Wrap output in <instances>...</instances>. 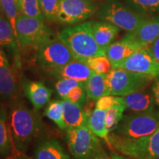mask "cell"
Masks as SVG:
<instances>
[{"mask_svg": "<svg viewBox=\"0 0 159 159\" xmlns=\"http://www.w3.org/2000/svg\"><path fill=\"white\" fill-rule=\"evenodd\" d=\"M63 106V118L66 129L87 126L89 116L85 113L83 107L68 100L62 99Z\"/></svg>", "mask_w": 159, "mask_h": 159, "instance_id": "d6986e66", "label": "cell"}, {"mask_svg": "<svg viewBox=\"0 0 159 159\" xmlns=\"http://www.w3.org/2000/svg\"><path fill=\"white\" fill-rule=\"evenodd\" d=\"M84 84L89 99L97 101L101 97L110 95L107 83V75L94 73Z\"/></svg>", "mask_w": 159, "mask_h": 159, "instance_id": "44dd1931", "label": "cell"}, {"mask_svg": "<svg viewBox=\"0 0 159 159\" xmlns=\"http://www.w3.org/2000/svg\"><path fill=\"white\" fill-rule=\"evenodd\" d=\"M126 109L122 97H119L117 101L110 108L107 110L105 116V125L110 133L117 128L123 118V113Z\"/></svg>", "mask_w": 159, "mask_h": 159, "instance_id": "d4e9b609", "label": "cell"}, {"mask_svg": "<svg viewBox=\"0 0 159 159\" xmlns=\"http://www.w3.org/2000/svg\"><path fill=\"white\" fill-rule=\"evenodd\" d=\"M110 156L111 157V159H132L129 158L128 156H125L124 155L119 153V152H117L116 151H114V150L111 151Z\"/></svg>", "mask_w": 159, "mask_h": 159, "instance_id": "f35d334b", "label": "cell"}, {"mask_svg": "<svg viewBox=\"0 0 159 159\" xmlns=\"http://www.w3.org/2000/svg\"><path fill=\"white\" fill-rule=\"evenodd\" d=\"M16 35L20 47L37 49L46 40L53 36V33L44 20L20 13L16 24Z\"/></svg>", "mask_w": 159, "mask_h": 159, "instance_id": "5b68a950", "label": "cell"}, {"mask_svg": "<svg viewBox=\"0 0 159 159\" xmlns=\"http://www.w3.org/2000/svg\"><path fill=\"white\" fill-rule=\"evenodd\" d=\"M142 49H146L134 40L128 33L122 39L113 42L105 49V55L110 60L112 67L122 63L125 60Z\"/></svg>", "mask_w": 159, "mask_h": 159, "instance_id": "7c38bea8", "label": "cell"}, {"mask_svg": "<svg viewBox=\"0 0 159 159\" xmlns=\"http://www.w3.org/2000/svg\"><path fill=\"white\" fill-rule=\"evenodd\" d=\"M121 124L114 131L115 134L126 138H140L154 134L159 129L158 113H136L125 116Z\"/></svg>", "mask_w": 159, "mask_h": 159, "instance_id": "ba28073f", "label": "cell"}, {"mask_svg": "<svg viewBox=\"0 0 159 159\" xmlns=\"http://www.w3.org/2000/svg\"><path fill=\"white\" fill-rule=\"evenodd\" d=\"M96 13L99 20L113 24L128 33L134 32L148 18L137 14L119 0H107Z\"/></svg>", "mask_w": 159, "mask_h": 159, "instance_id": "277c9868", "label": "cell"}, {"mask_svg": "<svg viewBox=\"0 0 159 159\" xmlns=\"http://www.w3.org/2000/svg\"><path fill=\"white\" fill-rule=\"evenodd\" d=\"M153 80L146 75L123 69H112L107 74L110 95L124 97L138 91H143Z\"/></svg>", "mask_w": 159, "mask_h": 159, "instance_id": "8992f818", "label": "cell"}, {"mask_svg": "<svg viewBox=\"0 0 159 159\" xmlns=\"http://www.w3.org/2000/svg\"><path fill=\"white\" fill-rule=\"evenodd\" d=\"M44 115L53 121L59 128L66 129L62 100H53L49 102L44 111Z\"/></svg>", "mask_w": 159, "mask_h": 159, "instance_id": "4316f807", "label": "cell"}, {"mask_svg": "<svg viewBox=\"0 0 159 159\" xmlns=\"http://www.w3.org/2000/svg\"><path fill=\"white\" fill-rule=\"evenodd\" d=\"M34 159H71L61 144L55 139L44 140L38 145Z\"/></svg>", "mask_w": 159, "mask_h": 159, "instance_id": "ffe728a7", "label": "cell"}, {"mask_svg": "<svg viewBox=\"0 0 159 159\" xmlns=\"http://www.w3.org/2000/svg\"><path fill=\"white\" fill-rule=\"evenodd\" d=\"M48 73L58 79L69 78L85 83L94 72L85 61L75 59L63 66L52 69Z\"/></svg>", "mask_w": 159, "mask_h": 159, "instance_id": "5bb4252c", "label": "cell"}, {"mask_svg": "<svg viewBox=\"0 0 159 159\" xmlns=\"http://www.w3.org/2000/svg\"><path fill=\"white\" fill-rule=\"evenodd\" d=\"M0 14H3L2 10V7H1V4H0Z\"/></svg>", "mask_w": 159, "mask_h": 159, "instance_id": "60d3db41", "label": "cell"}, {"mask_svg": "<svg viewBox=\"0 0 159 159\" xmlns=\"http://www.w3.org/2000/svg\"><path fill=\"white\" fill-rule=\"evenodd\" d=\"M87 99H88V97H87L86 91H85V84L82 83L71 89L63 100L70 101L71 102L76 103L83 107L85 105Z\"/></svg>", "mask_w": 159, "mask_h": 159, "instance_id": "1f68e13d", "label": "cell"}, {"mask_svg": "<svg viewBox=\"0 0 159 159\" xmlns=\"http://www.w3.org/2000/svg\"><path fill=\"white\" fill-rule=\"evenodd\" d=\"M17 91L16 76L7 55L0 48V97L5 99H13Z\"/></svg>", "mask_w": 159, "mask_h": 159, "instance_id": "4fadbf2b", "label": "cell"}, {"mask_svg": "<svg viewBox=\"0 0 159 159\" xmlns=\"http://www.w3.org/2000/svg\"><path fill=\"white\" fill-rule=\"evenodd\" d=\"M82 83L81 82L69 78H61L57 80V81L55 83V90L57 91V94L62 99H65L67 94L71 89L77 85H78Z\"/></svg>", "mask_w": 159, "mask_h": 159, "instance_id": "d6a6232c", "label": "cell"}, {"mask_svg": "<svg viewBox=\"0 0 159 159\" xmlns=\"http://www.w3.org/2000/svg\"><path fill=\"white\" fill-rule=\"evenodd\" d=\"M107 110L96 108L91 113L89 117L87 127L92 131L99 138L105 139L109 134L105 125V116Z\"/></svg>", "mask_w": 159, "mask_h": 159, "instance_id": "cb8c5ba5", "label": "cell"}, {"mask_svg": "<svg viewBox=\"0 0 159 159\" xmlns=\"http://www.w3.org/2000/svg\"><path fill=\"white\" fill-rule=\"evenodd\" d=\"M19 9L21 14L45 21L40 7L39 0H21Z\"/></svg>", "mask_w": 159, "mask_h": 159, "instance_id": "f546056e", "label": "cell"}, {"mask_svg": "<svg viewBox=\"0 0 159 159\" xmlns=\"http://www.w3.org/2000/svg\"><path fill=\"white\" fill-rule=\"evenodd\" d=\"M113 69H123L153 79L159 77V61L151 55L148 48L137 51Z\"/></svg>", "mask_w": 159, "mask_h": 159, "instance_id": "8fae6325", "label": "cell"}, {"mask_svg": "<svg viewBox=\"0 0 159 159\" xmlns=\"http://www.w3.org/2000/svg\"><path fill=\"white\" fill-rule=\"evenodd\" d=\"M57 37L67 46L75 60L86 61L91 57L105 55V51L95 41L91 21L69 26Z\"/></svg>", "mask_w": 159, "mask_h": 159, "instance_id": "7a4b0ae2", "label": "cell"}, {"mask_svg": "<svg viewBox=\"0 0 159 159\" xmlns=\"http://www.w3.org/2000/svg\"><path fill=\"white\" fill-rule=\"evenodd\" d=\"M5 158V159H32L30 157L25 154V152L18 150L15 145L12 149L11 153Z\"/></svg>", "mask_w": 159, "mask_h": 159, "instance_id": "e575fe53", "label": "cell"}, {"mask_svg": "<svg viewBox=\"0 0 159 159\" xmlns=\"http://www.w3.org/2000/svg\"><path fill=\"white\" fill-rule=\"evenodd\" d=\"M118 96H112V95H108L99 98L98 100L96 101L95 108L102 110H108L114 105V103L117 101Z\"/></svg>", "mask_w": 159, "mask_h": 159, "instance_id": "836d02e7", "label": "cell"}, {"mask_svg": "<svg viewBox=\"0 0 159 159\" xmlns=\"http://www.w3.org/2000/svg\"><path fill=\"white\" fill-rule=\"evenodd\" d=\"M91 30L97 44L105 51L110 46L117 35L120 29L118 27L105 21H91Z\"/></svg>", "mask_w": 159, "mask_h": 159, "instance_id": "e0dca14e", "label": "cell"}, {"mask_svg": "<svg viewBox=\"0 0 159 159\" xmlns=\"http://www.w3.org/2000/svg\"><path fill=\"white\" fill-rule=\"evenodd\" d=\"M23 89L26 97L36 110L42 108L50 100L52 91L42 82L26 80Z\"/></svg>", "mask_w": 159, "mask_h": 159, "instance_id": "2e32d148", "label": "cell"}, {"mask_svg": "<svg viewBox=\"0 0 159 159\" xmlns=\"http://www.w3.org/2000/svg\"><path fill=\"white\" fill-rule=\"evenodd\" d=\"M87 159H111V157L105 152L102 147H101Z\"/></svg>", "mask_w": 159, "mask_h": 159, "instance_id": "d590c367", "label": "cell"}, {"mask_svg": "<svg viewBox=\"0 0 159 159\" xmlns=\"http://www.w3.org/2000/svg\"><path fill=\"white\" fill-rule=\"evenodd\" d=\"M16 3H17V5H18V7H19L20 4H21V0H16Z\"/></svg>", "mask_w": 159, "mask_h": 159, "instance_id": "ab89813d", "label": "cell"}, {"mask_svg": "<svg viewBox=\"0 0 159 159\" xmlns=\"http://www.w3.org/2000/svg\"><path fill=\"white\" fill-rule=\"evenodd\" d=\"M85 62L97 74L107 75L113 69L110 60L106 55H99V56L91 57Z\"/></svg>", "mask_w": 159, "mask_h": 159, "instance_id": "83f0119b", "label": "cell"}, {"mask_svg": "<svg viewBox=\"0 0 159 159\" xmlns=\"http://www.w3.org/2000/svg\"><path fill=\"white\" fill-rule=\"evenodd\" d=\"M148 50L150 51L151 55L156 58L157 61H159V36L148 47Z\"/></svg>", "mask_w": 159, "mask_h": 159, "instance_id": "8d00e7d4", "label": "cell"}, {"mask_svg": "<svg viewBox=\"0 0 159 159\" xmlns=\"http://www.w3.org/2000/svg\"><path fill=\"white\" fill-rule=\"evenodd\" d=\"M154 159H159V157H158V158H154Z\"/></svg>", "mask_w": 159, "mask_h": 159, "instance_id": "b9f144b4", "label": "cell"}, {"mask_svg": "<svg viewBox=\"0 0 159 159\" xmlns=\"http://www.w3.org/2000/svg\"><path fill=\"white\" fill-rule=\"evenodd\" d=\"M61 1V0H39L40 7L45 20L57 22Z\"/></svg>", "mask_w": 159, "mask_h": 159, "instance_id": "f1b7e54d", "label": "cell"}, {"mask_svg": "<svg viewBox=\"0 0 159 159\" xmlns=\"http://www.w3.org/2000/svg\"><path fill=\"white\" fill-rule=\"evenodd\" d=\"M0 159H3V158H0ZM4 159H5V158H4Z\"/></svg>", "mask_w": 159, "mask_h": 159, "instance_id": "7bdbcfd3", "label": "cell"}, {"mask_svg": "<svg viewBox=\"0 0 159 159\" xmlns=\"http://www.w3.org/2000/svg\"><path fill=\"white\" fill-rule=\"evenodd\" d=\"M152 91L153 93V97L157 104L159 105V77L155 79L153 83H152Z\"/></svg>", "mask_w": 159, "mask_h": 159, "instance_id": "74e56055", "label": "cell"}, {"mask_svg": "<svg viewBox=\"0 0 159 159\" xmlns=\"http://www.w3.org/2000/svg\"><path fill=\"white\" fill-rule=\"evenodd\" d=\"M18 44L13 27L4 14H0V47L16 52Z\"/></svg>", "mask_w": 159, "mask_h": 159, "instance_id": "603a6c76", "label": "cell"}, {"mask_svg": "<svg viewBox=\"0 0 159 159\" xmlns=\"http://www.w3.org/2000/svg\"><path fill=\"white\" fill-rule=\"evenodd\" d=\"M0 4H1L3 14L8 19L16 35V24L17 18L20 14L16 2V0H0Z\"/></svg>", "mask_w": 159, "mask_h": 159, "instance_id": "4dcf8cb0", "label": "cell"}, {"mask_svg": "<svg viewBox=\"0 0 159 159\" xmlns=\"http://www.w3.org/2000/svg\"><path fill=\"white\" fill-rule=\"evenodd\" d=\"M75 60L67 46L57 37L52 36L36 49V61L47 72L58 69Z\"/></svg>", "mask_w": 159, "mask_h": 159, "instance_id": "52a82bcc", "label": "cell"}, {"mask_svg": "<svg viewBox=\"0 0 159 159\" xmlns=\"http://www.w3.org/2000/svg\"><path fill=\"white\" fill-rule=\"evenodd\" d=\"M13 143L18 150L25 152L43 129L39 113L27 108L22 102H16L8 118Z\"/></svg>", "mask_w": 159, "mask_h": 159, "instance_id": "6da1fadb", "label": "cell"}, {"mask_svg": "<svg viewBox=\"0 0 159 159\" xmlns=\"http://www.w3.org/2000/svg\"><path fill=\"white\" fill-rule=\"evenodd\" d=\"M98 9L99 4L95 0H61L57 21L68 25L83 23Z\"/></svg>", "mask_w": 159, "mask_h": 159, "instance_id": "30bf717a", "label": "cell"}, {"mask_svg": "<svg viewBox=\"0 0 159 159\" xmlns=\"http://www.w3.org/2000/svg\"><path fill=\"white\" fill-rule=\"evenodd\" d=\"M129 8L142 16L159 12V0H124Z\"/></svg>", "mask_w": 159, "mask_h": 159, "instance_id": "484cf974", "label": "cell"}, {"mask_svg": "<svg viewBox=\"0 0 159 159\" xmlns=\"http://www.w3.org/2000/svg\"><path fill=\"white\" fill-rule=\"evenodd\" d=\"M13 146L8 117L5 109L0 107V156H8Z\"/></svg>", "mask_w": 159, "mask_h": 159, "instance_id": "7402d4cb", "label": "cell"}, {"mask_svg": "<svg viewBox=\"0 0 159 159\" xmlns=\"http://www.w3.org/2000/svg\"><path fill=\"white\" fill-rule=\"evenodd\" d=\"M122 97L126 109L135 113H149L154 110V97L143 91H136Z\"/></svg>", "mask_w": 159, "mask_h": 159, "instance_id": "ac0fdd59", "label": "cell"}, {"mask_svg": "<svg viewBox=\"0 0 159 159\" xmlns=\"http://www.w3.org/2000/svg\"><path fill=\"white\" fill-rule=\"evenodd\" d=\"M66 140L75 159H87L102 147L98 136L87 126L66 128Z\"/></svg>", "mask_w": 159, "mask_h": 159, "instance_id": "9c48e42d", "label": "cell"}, {"mask_svg": "<svg viewBox=\"0 0 159 159\" xmlns=\"http://www.w3.org/2000/svg\"><path fill=\"white\" fill-rule=\"evenodd\" d=\"M111 150L132 159H154L159 157V129L140 138H126L111 131L105 139Z\"/></svg>", "mask_w": 159, "mask_h": 159, "instance_id": "3957f363", "label": "cell"}, {"mask_svg": "<svg viewBox=\"0 0 159 159\" xmlns=\"http://www.w3.org/2000/svg\"><path fill=\"white\" fill-rule=\"evenodd\" d=\"M128 33L142 47L148 48L159 36V15L146 18L136 30Z\"/></svg>", "mask_w": 159, "mask_h": 159, "instance_id": "9a60e30c", "label": "cell"}]
</instances>
